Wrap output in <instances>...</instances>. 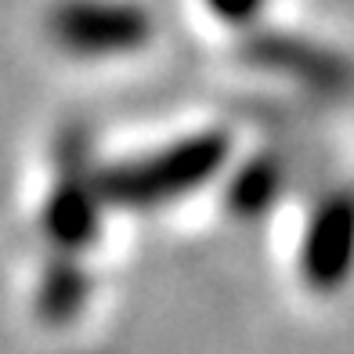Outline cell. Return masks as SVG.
I'll list each match as a JSON object with an SVG mask.
<instances>
[{
	"label": "cell",
	"mask_w": 354,
	"mask_h": 354,
	"mask_svg": "<svg viewBox=\"0 0 354 354\" xmlns=\"http://www.w3.org/2000/svg\"><path fill=\"white\" fill-rule=\"evenodd\" d=\"M224 152H228L224 134H199L177 141L167 152L105 170L98 177L102 199L116 206H156L177 199L185 192L199 188L206 177H214V170L224 163Z\"/></svg>",
	"instance_id": "6da1fadb"
},
{
	"label": "cell",
	"mask_w": 354,
	"mask_h": 354,
	"mask_svg": "<svg viewBox=\"0 0 354 354\" xmlns=\"http://www.w3.org/2000/svg\"><path fill=\"white\" fill-rule=\"evenodd\" d=\"M47 29L73 55H120L152 37V19L145 8L120 0H62Z\"/></svg>",
	"instance_id": "7a4b0ae2"
},
{
	"label": "cell",
	"mask_w": 354,
	"mask_h": 354,
	"mask_svg": "<svg viewBox=\"0 0 354 354\" xmlns=\"http://www.w3.org/2000/svg\"><path fill=\"white\" fill-rule=\"evenodd\" d=\"M98 199H102L98 177H91L84 170V159H76V149H66L62 177L44 206L47 239L66 253H76L80 246H87L94 235V224H98V210H94Z\"/></svg>",
	"instance_id": "3957f363"
},
{
	"label": "cell",
	"mask_w": 354,
	"mask_h": 354,
	"mask_svg": "<svg viewBox=\"0 0 354 354\" xmlns=\"http://www.w3.org/2000/svg\"><path fill=\"white\" fill-rule=\"evenodd\" d=\"M304 275L315 286H340L354 268V192H340L318 206L304 235Z\"/></svg>",
	"instance_id": "277c9868"
},
{
	"label": "cell",
	"mask_w": 354,
	"mask_h": 354,
	"mask_svg": "<svg viewBox=\"0 0 354 354\" xmlns=\"http://www.w3.org/2000/svg\"><path fill=\"white\" fill-rule=\"evenodd\" d=\"M253 62L275 69V73H286L308 84L315 91H344L351 80H354V69L340 55L326 51L318 44H308V40H289V37H268L261 44L250 47Z\"/></svg>",
	"instance_id": "5b68a950"
},
{
	"label": "cell",
	"mask_w": 354,
	"mask_h": 354,
	"mask_svg": "<svg viewBox=\"0 0 354 354\" xmlns=\"http://www.w3.org/2000/svg\"><path fill=\"white\" fill-rule=\"evenodd\" d=\"M210 8L221 15V19L239 22V19H250V15L261 8V0H210Z\"/></svg>",
	"instance_id": "8992f818"
}]
</instances>
